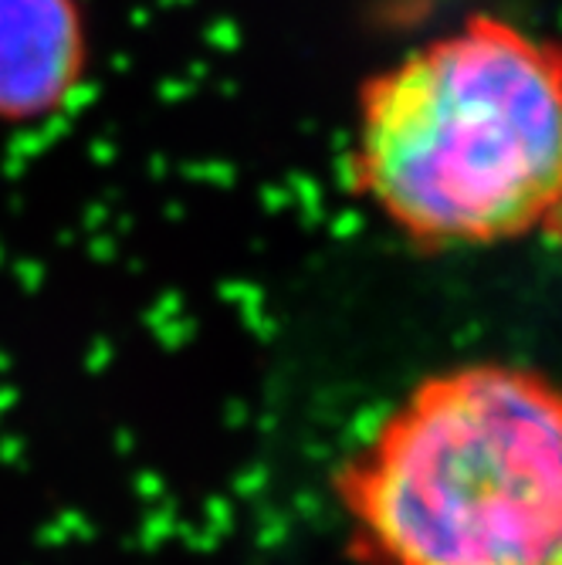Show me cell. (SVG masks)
Returning a JSON list of instances; mask_svg holds the SVG:
<instances>
[{"label": "cell", "instance_id": "6da1fadb", "mask_svg": "<svg viewBox=\"0 0 562 565\" xmlns=\"http://www.w3.org/2000/svg\"><path fill=\"white\" fill-rule=\"evenodd\" d=\"M346 177L356 200L424 254L555 241V41L471 11L406 47L356 88Z\"/></svg>", "mask_w": 562, "mask_h": 565}, {"label": "cell", "instance_id": "7a4b0ae2", "mask_svg": "<svg viewBox=\"0 0 562 565\" xmlns=\"http://www.w3.org/2000/svg\"><path fill=\"white\" fill-rule=\"evenodd\" d=\"M360 565H562V399L475 359L406 390L332 481Z\"/></svg>", "mask_w": 562, "mask_h": 565}, {"label": "cell", "instance_id": "3957f363", "mask_svg": "<svg viewBox=\"0 0 562 565\" xmlns=\"http://www.w3.org/2000/svg\"><path fill=\"white\" fill-rule=\"evenodd\" d=\"M92 58L85 0H0V129H28L72 109Z\"/></svg>", "mask_w": 562, "mask_h": 565}]
</instances>
